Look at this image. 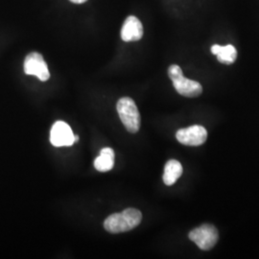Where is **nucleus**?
Returning a JSON list of instances; mask_svg holds the SVG:
<instances>
[{
  "label": "nucleus",
  "instance_id": "f257e3e1",
  "mask_svg": "<svg viewBox=\"0 0 259 259\" xmlns=\"http://www.w3.org/2000/svg\"><path fill=\"white\" fill-rule=\"evenodd\" d=\"M142 220V213L137 208H127L122 212L110 215L104 222V228L111 233L129 232L139 226Z\"/></svg>",
  "mask_w": 259,
  "mask_h": 259
},
{
  "label": "nucleus",
  "instance_id": "f03ea898",
  "mask_svg": "<svg viewBox=\"0 0 259 259\" xmlns=\"http://www.w3.org/2000/svg\"><path fill=\"white\" fill-rule=\"evenodd\" d=\"M168 75L179 94L185 97H198L203 93L202 84L185 78L182 68L179 65H170L168 68Z\"/></svg>",
  "mask_w": 259,
  "mask_h": 259
},
{
  "label": "nucleus",
  "instance_id": "7ed1b4c3",
  "mask_svg": "<svg viewBox=\"0 0 259 259\" xmlns=\"http://www.w3.org/2000/svg\"><path fill=\"white\" fill-rule=\"evenodd\" d=\"M116 109L126 130L132 134L138 133L140 129L141 118L135 101L130 97H123L118 100Z\"/></svg>",
  "mask_w": 259,
  "mask_h": 259
},
{
  "label": "nucleus",
  "instance_id": "20e7f679",
  "mask_svg": "<svg viewBox=\"0 0 259 259\" xmlns=\"http://www.w3.org/2000/svg\"><path fill=\"white\" fill-rule=\"evenodd\" d=\"M188 237L201 250H208L216 245L219 239V233L213 225L204 224L189 232Z\"/></svg>",
  "mask_w": 259,
  "mask_h": 259
},
{
  "label": "nucleus",
  "instance_id": "39448f33",
  "mask_svg": "<svg viewBox=\"0 0 259 259\" xmlns=\"http://www.w3.org/2000/svg\"><path fill=\"white\" fill-rule=\"evenodd\" d=\"M177 140L186 146H200L207 139V131L201 125H193L188 128L179 130L176 134Z\"/></svg>",
  "mask_w": 259,
  "mask_h": 259
},
{
  "label": "nucleus",
  "instance_id": "423d86ee",
  "mask_svg": "<svg viewBox=\"0 0 259 259\" xmlns=\"http://www.w3.org/2000/svg\"><path fill=\"white\" fill-rule=\"evenodd\" d=\"M24 72L25 74L37 76L42 82H46L50 78L47 62L37 52H32L26 56L24 61Z\"/></svg>",
  "mask_w": 259,
  "mask_h": 259
},
{
  "label": "nucleus",
  "instance_id": "0eeeda50",
  "mask_svg": "<svg viewBox=\"0 0 259 259\" xmlns=\"http://www.w3.org/2000/svg\"><path fill=\"white\" fill-rule=\"evenodd\" d=\"M74 134L67 123L57 121L50 132V141L55 147L71 146L74 143Z\"/></svg>",
  "mask_w": 259,
  "mask_h": 259
},
{
  "label": "nucleus",
  "instance_id": "6e6552de",
  "mask_svg": "<svg viewBox=\"0 0 259 259\" xmlns=\"http://www.w3.org/2000/svg\"><path fill=\"white\" fill-rule=\"evenodd\" d=\"M143 36V26L137 17L130 16L121 29V38L124 41H137Z\"/></svg>",
  "mask_w": 259,
  "mask_h": 259
},
{
  "label": "nucleus",
  "instance_id": "1a4fd4ad",
  "mask_svg": "<svg viewBox=\"0 0 259 259\" xmlns=\"http://www.w3.org/2000/svg\"><path fill=\"white\" fill-rule=\"evenodd\" d=\"M211 52L217 56V59L220 63L225 65H232L237 58V50L232 45L221 47L219 45H214L211 47Z\"/></svg>",
  "mask_w": 259,
  "mask_h": 259
},
{
  "label": "nucleus",
  "instance_id": "9d476101",
  "mask_svg": "<svg viewBox=\"0 0 259 259\" xmlns=\"http://www.w3.org/2000/svg\"><path fill=\"white\" fill-rule=\"evenodd\" d=\"M183 166L180 161L176 159L168 160L164 166L163 183L168 186L174 185L178 179L183 175Z\"/></svg>",
  "mask_w": 259,
  "mask_h": 259
},
{
  "label": "nucleus",
  "instance_id": "9b49d317",
  "mask_svg": "<svg viewBox=\"0 0 259 259\" xmlns=\"http://www.w3.org/2000/svg\"><path fill=\"white\" fill-rule=\"evenodd\" d=\"M114 166V151L111 148H103L100 155L94 160V167L99 172H108Z\"/></svg>",
  "mask_w": 259,
  "mask_h": 259
},
{
  "label": "nucleus",
  "instance_id": "f8f14e48",
  "mask_svg": "<svg viewBox=\"0 0 259 259\" xmlns=\"http://www.w3.org/2000/svg\"><path fill=\"white\" fill-rule=\"evenodd\" d=\"M70 1L73 2V3H76V4H82V3H84L88 0H70Z\"/></svg>",
  "mask_w": 259,
  "mask_h": 259
},
{
  "label": "nucleus",
  "instance_id": "ddd939ff",
  "mask_svg": "<svg viewBox=\"0 0 259 259\" xmlns=\"http://www.w3.org/2000/svg\"><path fill=\"white\" fill-rule=\"evenodd\" d=\"M78 141H79V137L74 136V142H78Z\"/></svg>",
  "mask_w": 259,
  "mask_h": 259
}]
</instances>
